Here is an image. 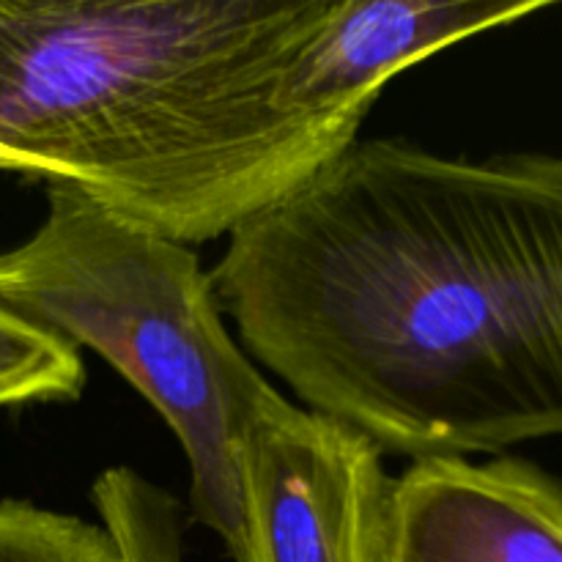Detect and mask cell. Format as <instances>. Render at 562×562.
Here are the masks:
<instances>
[{"label": "cell", "mask_w": 562, "mask_h": 562, "mask_svg": "<svg viewBox=\"0 0 562 562\" xmlns=\"http://www.w3.org/2000/svg\"><path fill=\"white\" fill-rule=\"evenodd\" d=\"M209 278L250 360L382 453L562 437V157L355 140Z\"/></svg>", "instance_id": "6da1fadb"}, {"label": "cell", "mask_w": 562, "mask_h": 562, "mask_svg": "<svg viewBox=\"0 0 562 562\" xmlns=\"http://www.w3.org/2000/svg\"><path fill=\"white\" fill-rule=\"evenodd\" d=\"M335 0H0V170L184 245L231 236L357 140L274 91Z\"/></svg>", "instance_id": "7a4b0ae2"}, {"label": "cell", "mask_w": 562, "mask_h": 562, "mask_svg": "<svg viewBox=\"0 0 562 562\" xmlns=\"http://www.w3.org/2000/svg\"><path fill=\"white\" fill-rule=\"evenodd\" d=\"M0 307L108 360L168 423L190 470V516L239 543V445L278 390L231 335L184 241L69 187L0 252Z\"/></svg>", "instance_id": "3957f363"}, {"label": "cell", "mask_w": 562, "mask_h": 562, "mask_svg": "<svg viewBox=\"0 0 562 562\" xmlns=\"http://www.w3.org/2000/svg\"><path fill=\"white\" fill-rule=\"evenodd\" d=\"M357 428L274 393L239 445L234 562H379L390 477Z\"/></svg>", "instance_id": "277c9868"}, {"label": "cell", "mask_w": 562, "mask_h": 562, "mask_svg": "<svg viewBox=\"0 0 562 562\" xmlns=\"http://www.w3.org/2000/svg\"><path fill=\"white\" fill-rule=\"evenodd\" d=\"M379 562H562V483L521 459L412 461Z\"/></svg>", "instance_id": "5b68a950"}, {"label": "cell", "mask_w": 562, "mask_h": 562, "mask_svg": "<svg viewBox=\"0 0 562 562\" xmlns=\"http://www.w3.org/2000/svg\"><path fill=\"white\" fill-rule=\"evenodd\" d=\"M538 9L541 0H335L285 66L274 104L289 115L362 126L395 75Z\"/></svg>", "instance_id": "8992f818"}, {"label": "cell", "mask_w": 562, "mask_h": 562, "mask_svg": "<svg viewBox=\"0 0 562 562\" xmlns=\"http://www.w3.org/2000/svg\"><path fill=\"white\" fill-rule=\"evenodd\" d=\"M99 525L124 562H184L179 499L132 467H108L91 486Z\"/></svg>", "instance_id": "52a82bcc"}, {"label": "cell", "mask_w": 562, "mask_h": 562, "mask_svg": "<svg viewBox=\"0 0 562 562\" xmlns=\"http://www.w3.org/2000/svg\"><path fill=\"white\" fill-rule=\"evenodd\" d=\"M82 387L80 349L0 307V409L77 401Z\"/></svg>", "instance_id": "ba28073f"}, {"label": "cell", "mask_w": 562, "mask_h": 562, "mask_svg": "<svg viewBox=\"0 0 562 562\" xmlns=\"http://www.w3.org/2000/svg\"><path fill=\"white\" fill-rule=\"evenodd\" d=\"M0 562H124L102 525L38 508L0 503Z\"/></svg>", "instance_id": "9c48e42d"}]
</instances>
